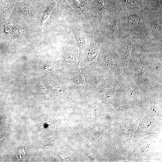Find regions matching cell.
Wrapping results in <instances>:
<instances>
[{
    "instance_id": "obj_4",
    "label": "cell",
    "mask_w": 162,
    "mask_h": 162,
    "mask_svg": "<svg viewBox=\"0 0 162 162\" xmlns=\"http://www.w3.org/2000/svg\"><path fill=\"white\" fill-rule=\"evenodd\" d=\"M96 4L99 14L101 17H102L104 12L103 0H96Z\"/></svg>"
},
{
    "instance_id": "obj_3",
    "label": "cell",
    "mask_w": 162,
    "mask_h": 162,
    "mask_svg": "<svg viewBox=\"0 0 162 162\" xmlns=\"http://www.w3.org/2000/svg\"><path fill=\"white\" fill-rule=\"evenodd\" d=\"M127 21L128 23L132 25H140L142 22L141 18L136 15H130L128 17Z\"/></svg>"
},
{
    "instance_id": "obj_6",
    "label": "cell",
    "mask_w": 162,
    "mask_h": 162,
    "mask_svg": "<svg viewBox=\"0 0 162 162\" xmlns=\"http://www.w3.org/2000/svg\"><path fill=\"white\" fill-rule=\"evenodd\" d=\"M124 3L130 6L136 7L137 3L135 0H122Z\"/></svg>"
},
{
    "instance_id": "obj_9",
    "label": "cell",
    "mask_w": 162,
    "mask_h": 162,
    "mask_svg": "<svg viewBox=\"0 0 162 162\" xmlns=\"http://www.w3.org/2000/svg\"><path fill=\"white\" fill-rule=\"evenodd\" d=\"M130 50L131 45L130 44H128L125 54V57L126 58H128L130 56Z\"/></svg>"
},
{
    "instance_id": "obj_10",
    "label": "cell",
    "mask_w": 162,
    "mask_h": 162,
    "mask_svg": "<svg viewBox=\"0 0 162 162\" xmlns=\"http://www.w3.org/2000/svg\"><path fill=\"white\" fill-rule=\"evenodd\" d=\"M0 40H1V38H0Z\"/></svg>"
},
{
    "instance_id": "obj_7",
    "label": "cell",
    "mask_w": 162,
    "mask_h": 162,
    "mask_svg": "<svg viewBox=\"0 0 162 162\" xmlns=\"http://www.w3.org/2000/svg\"><path fill=\"white\" fill-rule=\"evenodd\" d=\"M111 34L113 38H115L116 36V33L117 31L116 24V22H114L112 24L111 27Z\"/></svg>"
},
{
    "instance_id": "obj_5",
    "label": "cell",
    "mask_w": 162,
    "mask_h": 162,
    "mask_svg": "<svg viewBox=\"0 0 162 162\" xmlns=\"http://www.w3.org/2000/svg\"><path fill=\"white\" fill-rule=\"evenodd\" d=\"M97 51V48L95 46L93 45L91 46L88 51V56L90 58L94 57L96 54Z\"/></svg>"
},
{
    "instance_id": "obj_1",
    "label": "cell",
    "mask_w": 162,
    "mask_h": 162,
    "mask_svg": "<svg viewBox=\"0 0 162 162\" xmlns=\"http://www.w3.org/2000/svg\"><path fill=\"white\" fill-rule=\"evenodd\" d=\"M74 4L78 10L82 13L86 20L88 17L87 8L85 2L84 0H72Z\"/></svg>"
},
{
    "instance_id": "obj_2",
    "label": "cell",
    "mask_w": 162,
    "mask_h": 162,
    "mask_svg": "<svg viewBox=\"0 0 162 162\" xmlns=\"http://www.w3.org/2000/svg\"><path fill=\"white\" fill-rule=\"evenodd\" d=\"M74 35L81 49L84 45L86 37L83 33L80 31L74 30L73 31Z\"/></svg>"
},
{
    "instance_id": "obj_8",
    "label": "cell",
    "mask_w": 162,
    "mask_h": 162,
    "mask_svg": "<svg viewBox=\"0 0 162 162\" xmlns=\"http://www.w3.org/2000/svg\"><path fill=\"white\" fill-rule=\"evenodd\" d=\"M60 2L65 8L68 9H71L72 8L68 4L67 0H59Z\"/></svg>"
}]
</instances>
